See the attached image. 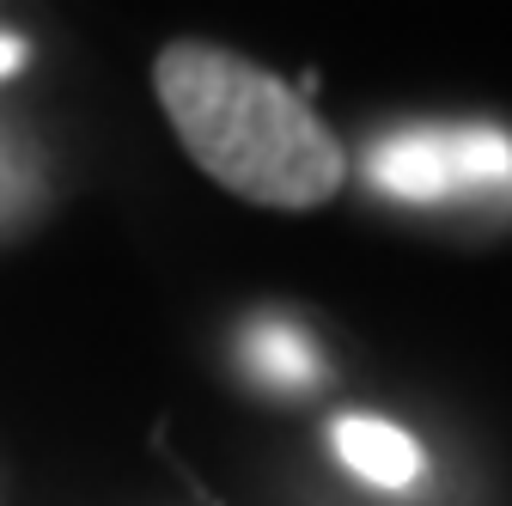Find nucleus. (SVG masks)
<instances>
[{
	"label": "nucleus",
	"instance_id": "1",
	"mask_svg": "<svg viewBox=\"0 0 512 506\" xmlns=\"http://www.w3.org/2000/svg\"><path fill=\"white\" fill-rule=\"evenodd\" d=\"M177 141L220 189L256 208H324L342 189V147L256 61L214 43H171L153 68Z\"/></svg>",
	"mask_w": 512,
	"mask_h": 506
},
{
	"label": "nucleus",
	"instance_id": "2",
	"mask_svg": "<svg viewBox=\"0 0 512 506\" xmlns=\"http://www.w3.org/2000/svg\"><path fill=\"white\" fill-rule=\"evenodd\" d=\"M372 183L403 202H439L458 189L452 129H397L372 147Z\"/></svg>",
	"mask_w": 512,
	"mask_h": 506
},
{
	"label": "nucleus",
	"instance_id": "3",
	"mask_svg": "<svg viewBox=\"0 0 512 506\" xmlns=\"http://www.w3.org/2000/svg\"><path fill=\"white\" fill-rule=\"evenodd\" d=\"M336 452L354 476H366L378 488H409L421 476V446L403 427L378 421V415H342L336 421Z\"/></svg>",
	"mask_w": 512,
	"mask_h": 506
},
{
	"label": "nucleus",
	"instance_id": "4",
	"mask_svg": "<svg viewBox=\"0 0 512 506\" xmlns=\"http://www.w3.org/2000/svg\"><path fill=\"white\" fill-rule=\"evenodd\" d=\"M244 360L269 378V385H311L317 378V348L293 324H256L244 336Z\"/></svg>",
	"mask_w": 512,
	"mask_h": 506
},
{
	"label": "nucleus",
	"instance_id": "5",
	"mask_svg": "<svg viewBox=\"0 0 512 506\" xmlns=\"http://www.w3.org/2000/svg\"><path fill=\"white\" fill-rule=\"evenodd\" d=\"M458 189H512V135L500 129H452Z\"/></svg>",
	"mask_w": 512,
	"mask_h": 506
},
{
	"label": "nucleus",
	"instance_id": "6",
	"mask_svg": "<svg viewBox=\"0 0 512 506\" xmlns=\"http://www.w3.org/2000/svg\"><path fill=\"white\" fill-rule=\"evenodd\" d=\"M19 61H25V43L19 37H0V80L19 74Z\"/></svg>",
	"mask_w": 512,
	"mask_h": 506
}]
</instances>
